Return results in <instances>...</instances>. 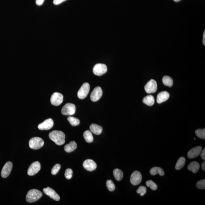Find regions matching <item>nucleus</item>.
<instances>
[{
  "instance_id": "obj_1",
  "label": "nucleus",
  "mask_w": 205,
  "mask_h": 205,
  "mask_svg": "<svg viewBox=\"0 0 205 205\" xmlns=\"http://www.w3.org/2000/svg\"><path fill=\"white\" fill-rule=\"evenodd\" d=\"M49 138L56 144L62 145L65 142V135L61 131L54 130L51 132L49 135Z\"/></svg>"
},
{
  "instance_id": "obj_2",
  "label": "nucleus",
  "mask_w": 205,
  "mask_h": 205,
  "mask_svg": "<svg viewBox=\"0 0 205 205\" xmlns=\"http://www.w3.org/2000/svg\"><path fill=\"white\" fill-rule=\"evenodd\" d=\"M42 193L38 190L33 189L28 191L26 196L27 202L29 203L37 201L42 197Z\"/></svg>"
},
{
  "instance_id": "obj_3",
  "label": "nucleus",
  "mask_w": 205,
  "mask_h": 205,
  "mask_svg": "<svg viewBox=\"0 0 205 205\" xmlns=\"http://www.w3.org/2000/svg\"><path fill=\"white\" fill-rule=\"evenodd\" d=\"M44 144L43 140L41 138L33 137L29 141V146L32 149L37 150L43 146Z\"/></svg>"
},
{
  "instance_id": "obj_4",
  "label": "nucleus",
  "mask_w": 205,
  "mask_h": 205,
  "mask_svg": "<svg viewBox=\"0 0 205 205\" xmlns=\"http://www.w3.org/2000/svg\"><path fill=\"white\" fill-rule=\"evenodd\" d=\"M76 112V106L74 104L68 103L64 106L61 110L62 114L65 116H72Z\"/></svg>"
},
{
  "instance_id": "obj_5",
  "label": "nucleus",
  "mask_w": 205,
  "mask_h": 205,
  "mask_svg": "<svg viewBox=\"0 0 205 205\" xmlns=\"http://www.w3.org/2000/svg\"><path fill=\"white\" fill-rule=\"evenodd\" d=\"M90 89L89 84L87 83H84L78 92V97L80 99H85L89 93Z\"/></svg>"
},
{
  "instance_id": "obj_6",
  "label": "nucleus",
  "mask_w": 205,
  "mask_h": 205,
  "mask_svg": "<svg viewBox=\"0 0 205 205\" xmlns=\"http://www.w3.org/2000/svg\"><path fill=\"white\" fill-rule=\"evenodd\" d=\"M63 98V96L61 93L58 92H55L51 96V104L55 106H58L62 103Z\"/></svg>"
},
{
  "instance_id": "obj_7",
  "label": "nucleus",
  "mask_w": 205,
  "mask_h": 205,
  "mask_svg": "<svg viewBox=\"0 0 205 205\" xmlns=\"http://www.w3.org/2000/svg\"><path fill=\"white\" fill-rule=\"evenodd\" d=\"M107 71L106 65L102 64H96L93 67V73L96 76H101L105 74Z\"/></svg>"
},
{
  "instance_id": "obj_8",
  "label": "nucleus",
  "mask_w": 205,
  "mask_h": 205,
  "mask_svg": "<svg viewBox=\"0 0 205 205\" xmlns=\"http://www.w3.org/2000/svg\"><path fill=\"white\" fill-rule=\"evenodd\" d=\"M145 90L148 93H154L157 89V84L154 80H151L147 83L144 87Z\"/></svg>"
},
{
  "instance_id": "obj_9",
  "label": "nucleus",
  "mask_w": 205,
  "mask_h": 205,
  "mask_svg": "<svg viewBox=\"0 0 205 205\" xmlns=\"http://www.w3.org/2000/svg\"><path fill=\"white\" fill-rule=\"evenodd\" d=\"M41 169V165L38 161L33 162L28 168V174L30 176L36 175Z\"/></svg>"
},
{
  "instance_id": "obj_10",
  "label": "nucleus",
  "mask_w": 205,
  "mask_h": 205,
  "mask_svg": "<svg viewBox=\"0 0 205 205\" xmlns=\"http://www.w3.org/2000/svg\"><path fill=\"white\" fill-rule=\"evenodd\" d=\"M103 95V91L100 87H96L92 91L91 93L90 98L92 101H98L101 98Z\"/></svg>"
},
{
  "instance_id": "obj_11",
  "label": "nucleus",
  "mask_w": 205,
  "mask_h": 205,
  "mask_svg": "<svg viewBox=\"0 0 205 205\" xmlns=\"http://www.w3.org/2000/svg\"><path fill=\"white\" fill-rule=\"evenodd\" d=\"M142 180L141 173L139 171H135L131 175L130 182L133 185H137L140 184Z\"/></svg>"
},
{
  "instance_id": "obj_12",
  "label": "nucleus",
  "mask_w": 205,
  "mask_h": 205,
  "mask_svg": "<svg viewBox=\"0 0 205 205\" xmlns=\"http://www.w3.org/2000/svg\"><path fill=\"white\" fill-rule=\"evenodd\" d=\"M12 167L13 164L11 162H8L5 163L1 172V176L3 178H7L9 176L11 172Z\"/></svg>"
},
{
  "instance_id": "obj_13",
  "label": "nucleus",
  "mask_w": 205,
  "mask_h": 205,
  "mask_svg": "<svg viewBox=\"0 0 205 205\" xmlns=\"http://www.w3.org/2000/svg\"><path fill=\"white\" fill-rule=\"evenodd\" d=\"M43 191L46 195L48 196L54 200L56 201H59L60 199L59 196L51 188L48 187L46 188H44Z\"/></svg>"
},
{
  "instance_id": "obj_14",
  "label": "nucleus",
  "mask_w": 205,
  "mask_h": 205,
  "mask_svg": "<svg viewBox=\"0 0 205 205\" xmlns=\"http://www.w3.org/2000/svg\"><path fill=\"white\" fill-rule=\"evenodd\" d=\"M54 122L53 119L49 118L46 120L42 123H41L38 125L39 129L43 130H50L53 127Z\"/></svg>"
},
{
  "instance_id": "obj_15",
  "label": "nucleus",
  "mask_w": 205,
  "mask_h": 205,
  "mask_svg": "<svg viewBox=\"0 0 205 205\" xmlns=\"http://www.w3.org/2000/svg\"><path fill=\"white\" fill-rule=\"evenodd\" d=\"M202 151V148L200 146L194 147L190 150L188 152L187 156L189 159H194L198 157L200 155Z\"/></svg>"
},
{
  "instance_id": "obj_16",
  "label": "nucleus",
  "mask_w": 205,
  "mask_h": 205,
  "mask_svg": "<svg viewBox=\"0 0 205 205\" xmlns=\"http://www.w3.org/2000/svg\"><path fill=\"white\" fill-rule=\"evenodd\" d=\"M83 166L85 170L89 171H94L97 167L96 163L91 159H88L84 161L83 163Z\"/></svg>"
},
{
  "instance_id": "obj_17",
  "label": "nucleus",
  "mask_w": 205,
  "mask_h": 205,
  "mask_svg": "<svg viewBox=\"0 0 205 205\" xmlns=\"http://www.w3.org/2000/svg\"><path fill=\"white\" fill-rule=\"evenodd\" d=\"M170 95L169 93L167 91H163L159 93L157 96V102L158 104H160L165 101L169 98Z\"/></svg>"
},
{
  "instance_id": "obj_18",
  "label": "nucleus",
  "mask_w": 205,
  "mask_h": 205,
  "mask_svg": "<svg viewBox=\"0 0 205 205\" xmlns=\"http://www.w3.org/2000/svg\"><path fill=\"white\" fill-rule=\"evenodd\" d=\"M200 164L196 162H193L188 166V169L194 174L196 173L200 168Z\"/></svg>"
},
{
  "instance_id": "obj_19",
  "label": "nucleus",
  "mask_w": 205,
  "mask_h": 205,
  "mask_svg": "<svg viewBox=\"0 0 205 205\" xmlns=\"http://www.w3.org/2000/svg\"><path fill=\"white\" fill-rule=\"evenodd\" d=\"M90 129L91 132L96 135L101 134L103 130L101 126L96 124H91L90 126Z\"/></svg>"
},
{
  "instance_id": "obj_20",
  "label": "nucleus",
  "mask_w": 205,
  "mask_h": 205,
  "mask_svg": "<svg viewBox=\"0 0 205 205\" xmlns=\"http://www.w3.org/2000/svg\"><path fill=\"white\" fill-rule=\"evenodd\" d=\"M150 173L152 175H155L157 174L160 176H163L164 175V172L163 169L158 167H154L151 168L150 171Z\"/></svg>"
},
{
  "instance_id": "obj_21",
  "label": "nucleus",
  "mask_w": 205,
  "mask_h": 205,
  "mask_svg": "<svg viewBox=\"0 0 205 205\" xmlns=\"http://www.w3.org/2000/svg\"><path fill=\"white\" fill-rule=\"evenodd\" d=\"M77 148V144L76 142L74 141H72L70 142L69 144H67L64 147V150L65 152L70 153L73 152Z\"/></svg>"
},
{
  "instance_id": "obj_22",
  "label": "nucleus",
  "mask_w": 205,
  "mask_h": 205,
  "mask_svg": "<svg viewBox=\"0 0 205 205\" xmlns=\"http://www.w3.org/2000/svg\"><path fill=\"white\" fill-rule=\"evenodd\" d=\"M143 103L148 106H152L155 103V99L154 96L151 95L146 96L143 100Z\"/></svg>"
},
{
  "instance_id": "obj_23",
  "label": "nucleus",
  "mask_w": 205,
  "mask_h": 205,
  "mask_svg": "<svg viewBox=\"0 0 205 205\" xmlns=\"http://www.w3.org/2000/svg\"><path fill=\"white\" fill-rule=\"evenodd\" d=\"M185 159L184 157H181L179 158L178 159L176 164H175V169L177 170H179L183 168L185 166Z\"/></svg>"
},
{
  "instance_id": "obj_24",
  "label": "nucleus",
  "mask_w": 205,
  "mask_h": 205,
  "mask_svg": "<svg viewBox=\"0 0 205 205\" xmlns=\"http://www.w3.org/2000/svg\"><path fill=\"white\" fill-rule=\"evenodd\" d=\"M113 175L115 179L118 181L122 180L123 177L122 171L119 169H116L114 170Z\"/></svg>"
},
{
  "instance_id": "obj_25",
  "label": "nucleus",
  "mask_w": 205,
  "mask_h": 205,
  "mask_svg": "<svg viewBox=\"0 0 205 205\" xmlns=\"http://www.w3.org/2000/svg\"><path fill=\"white\" fill-rule=\"evenodd\" d=\"M83 136L87 143H91L93 141V138L92 133L89 130L85 131L83 133Z\"/></svg>"
},
{
  "instance_id": "obj_26",
  "label": "nucleus",
  "mask_w": 205,
  "mask_h": 205,
  "mask_svg": "<svg viewBox=\"0 0 205 205\" xmlns=\"http://www.w3.org/2000/svg\"><path fill=\"white\" fill-rule=\"evenodd\" d=\"M162 81L164 85L169 87H172L173 83L172 79L170 76H164L163 77Z\"/></svg>"
},
{
  "instance_id": "obj_27",
  "label": "nucleus",
  "mask_w": 205,
  "mask_h": 205,
  "mask_svg": "<svg viewBox=\"0 0 205 205\" xmlns=\"http://www.w3.org/2000/svg\"><path fill=\"white\" fill-rule=\"evenodd\" d=\"M67 120L72 126H76L80 124V120L78 119L73 117H68Z\"/></svg>"
},
{
  "instance_id": "obj_28",
  "label": "nucleus",
  "mask_w": 205,
  "mask_h": 205,
  "mask_svg": "<svg viewBox=\"0 0 205 205\" xmlns=\"http://www.w3.org/2000/svg\"><path fill=\"white\" fill-rule=\"evenodd\" d=\"M196 136L201 139H205V129H199L195 131Z\"/></svg>"
},
{
  "instance_id": "obj_29",
  "label": "nucleus",
  "mask_w": 205,
  "mask_h": 205,
  "mask_svg": "<svg viewBox=\"0 0 205 205\" xmlns=\"http://www.w3.org/2000/svg\"><path fill=\"white\" fill-rule=\"evenodd\" d=\"M147 187L150 188L151 189L153 190H156L157 189V186L156 183L154 182L153 181L149 180L147 181L146 183Z\"/></svg>"
},
{
  "instance_id": "obj_30",
  "label": "nucleus",
  "mask_w": 205,
  "mask_h": 205,
  "mask_svg": "<svg viewBox=\"0 0 205 205\" xmlns=\"http://www.w3.org/2000/svg\"><path fill=\"white\" fill-rule=\"evenodd\" d=\"M146 188L144 186H140L136 190V192L137 193L140 194L141 196H143L146 193Z\"/></svg>"
},
{
  "instance_id": "obj_31",
  "label": "nucleus",
  "mask_w": 205,
  "mask_h": 205,
  "mask_svg": "<svg viewBox=\"0 0 205 205\" xmlns=\"http://www.w3.org/2000/svg\"><path fill=\"white\" fill-rule=\"evenodd\" d=\"M106 187L108 188V190L109 191H114L115 189V186L113 182L111 180H108L107 181Z\"/></svg>"
},
{
  "instance_id": "obj_32",
  "label": "nucleus",
  "mask_w": 205,
  "mask_h": 205,
  "mask_svg": "<svg viewBox=\"0 0 205 205\" xmlns=\"http://www.w3.org/2000/svg\"><path fill=\"white\" fill-rule=\"evenodd\" d=\"M196 187L199 189L204 190L205 189V179H203L197 182L196 184Z\"/></svg>"
},
{
  "instance_id": "obj_33",
  "label": "nucleus",
  "mask_w": 205,
  "mask_h": 205,
  "mask_svg": "<svg viewBox=\"0 0 205 205\" xmlns=\"http://www.w3.org/2000/svg\"><path fill=\"white\" fill-rule=\"evenodd\" d=\"M61 168V165L59 164H57L54 166L51 170V173L52 175H55L58 173L59 170Z\"/></svg>"
},
{
  "instance_id": "obj_34",
  "label": "nucleus",
  "mask_w": 205,
  "mask_h": 205,
  "mask_svg": "<svg viewBox=\"0 0 205 205\" xmlns=\"http://www.w3.org/2000/svg\"><path fill=\"white\" fill-rule=\"evenodd\" d=\"M73 175V171L70 168L67 169L65 171V176L66 179H70L72 178Z\"/></svg>"
},
{
  "instance_id": "obj_35",
  "label": "nucleus",
  "mask_w": 205,
  "mask_h": 205,
  "mask_svg": "<svg viewBox=\"0 0 205 205\" xmlns=\"http://www.w3.org/2000/svg\"><path fill=\"white\" fill-rule=\"evenodd\" d=\"M67 0H53V3L56 5H58Z\"/></svg>"
},
{
  "instance_id": "obj_36",
  "label": "nucleus",
  "mask_w": 205,
  "mask_h": 205,
  "mask_svg": "<svg viewBox=\"0 0 205 205\" xmlns=\"http://www.w3.org/2000/svg\"><path fill=\"white\" fill-rule=\"evenodd\" d=\"M201 159L203 160H205V148H204V149L202 150L201 154Z\"/></svg>"
},
{
  "instance_id": "obj_37",
  "label": "nucleus",
  "mask_w": 205,
  "mask_h": 205,
  "mask_svg": "<svg viewBox=\"0 0 205 205\" xmlns=\"http://www.w3.org/2000/svg\"><path fill=\"white\" fill-rule=\"evenodd\" d=\"M45 0H36V3L37 5H41L43 4Z\"/></svg>"
},
{
  "instance_id": "obj_38",
  "label": "nucleus",
  "mask_w": 205,
  "mask_h": 205,
  "mask_svg": "<svg viewBox=\"0 0 205 205\" xmlns=\"http://www.w3.org/2000/svg\"><path fill=\"white\" fill-rule=\"evenodd\" d=\"M201 168L202 169L204 170V171H205V161L202 163L201 164Z\"/></svg>"
},
{
  "instance_id": "obj_39",
  "label": "nucleus",
  "mask_w": 205,
  "mask_h": 205,
  "mask_svg": "<svg viewBox=\"0 0 205 205\" xmlns=\"http://www.w3.org/2000/svg\"><path fill=\"white\" fill-rule=\"evenodd\" d=\"M203 43L204 45H205V31H204L203 34Z\"/></svg>"
},
{
  "instance_id": "obj_40",
  "label": "nucleus",
  "mask_w": 205,
  "mask_h": 205,
  "mask_svg": "<svg viewBox=\"0 0 205 205\" xmlns=\"http://www.w3.org/2000/svg\"><path fill=\"white\" fill-rule=\"evenodd\" d=\"M174 1H175V2H179V1H180L181 0H173Z\"/></svg>"
}]
</instances>
